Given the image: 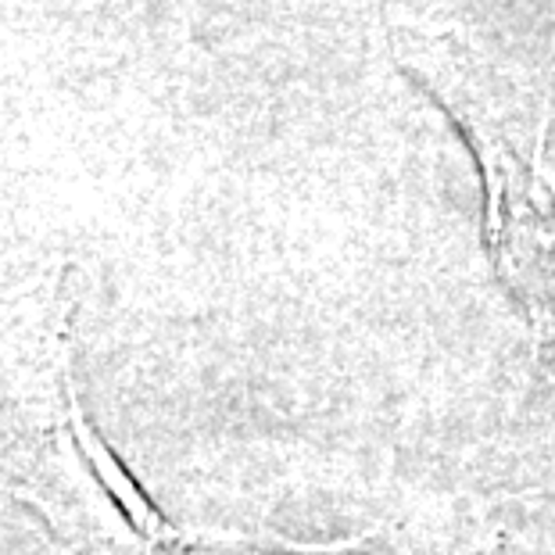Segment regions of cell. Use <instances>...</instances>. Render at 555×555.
I'll return each instance as SVG.
<instances>
[{
  "label": "cell",
  "instance_id": "6da1fadb",
  "mask_svg": "<svg viewBox=\"0 0 555 555\" xmlns=\"http://www.w3.org/2000/svg\"><path fill=\"white\" fill-rule=\"evenodd\" d=\"M477 151L488 186L491 247L534 323H555V186L488 122L448 108Z\"/></svg>",
  "mask_w": 555,
  "mask_h": 555
}]
</instances>
